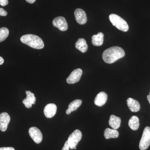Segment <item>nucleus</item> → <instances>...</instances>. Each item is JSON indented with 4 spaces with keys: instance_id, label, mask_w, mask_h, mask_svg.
<instances>
[{
    "instance_id": "obj_4",
    "label": "nucleus",
    "mask_w": 150,
    "mask_h": 150,
    "mask_svg": "<svg viewBox=\"0 0 150 150\" xmlns=\"http://www.w3.org/2000/svg\"><path fill=\"white\" fill-rule=\"evenodd\" d=\"M82 134L80 130H75L68 138V141L70 148L71 149H76V147L82 139Z\"/></svg>"
},
{
    "instance_id": "obj_6",
    "label": "nucleus",
    "mask_w": 150,
    "mask_h": 150,
    "mask_svg": "<svg viewBox=\"0 0 150 150\" xmlns=\"http://www.w3.org/2000/svg\"><path fill=\"white\" fill-rule=\"evenodd\" d=\"M28 132L30 136L36 144H39L42 142L43 135L38 128L35 127H31L30 128Z\"/></svg>"
},
{
    "instance_id": "obj_1",
    "label": "nucleus",
    "mask_w": 150,
    "mask_h": 150,
    "mask_svg": "<svg viewBox=\"0 0 150 150\" xmlns=\"http://www.w3.org/2000/svg\"><path fill=\"white\" fill-rule=\"evenodd\" d=\"M125 55V52L123 48L118 46H113L108 48L103 52L102 58L105 62L111 64L123 58Z\"/></svg>"
},
{
    "instance_id": "obj_16",
    "label": "nucleus",
    "mask_w": 150,
    "mask_h": 150,
    "mask_svg": "<svg viewBox=\"0 0 150 150\" xmlns=\"http://www.w3.org/2000/svg\"><path fill=\"white\" fill-rule=\"evenodd\" d=\"M121 119L114 115H111L110 116L109 121V125L112 129L117 130L121 126Z\"/></svg>"
},
{
    "instance_id": "obj_27",
    "label": "nucleus",
    "mask_w": 150,
    "mask_h": 150,
    "mask_svg": "<svg viewBox=\"0 0 150 150\" xmlns=\"http://www.w3.org/2000/svg\"><path fill=\"white\" fill-rule=\"evenodd\" d=\"M4 63V59L2 57L0 56V65H2Z\"/></svg>"
},
{
    "instance_id": "obj_22",
    "label": "nucleus",
    "mask_w": 150,
    "mask_h": 150,
    "mask_svg": "<svg viewBox=\"0 0 150 150\" xmlns=\"http://www.w3.org/2000/svg\"><path fill=\"white\" fill-rule=\"evenodd\" d=\"M23 103L24 104L25 107L28 108H30L32 107V104L29 101H28L27 100H26V98L23 100Z\"/></svg>"
},
{
    "instance_id": "obj_14",
    "label": "nucleus",
    "mask_w": 150,
    "mask_h": 150,
    "mask_svg": "<svg viewBox=\"0 0 150 150\" xmlns=\"http://www.w3.org/2000/svg\"><path fill=\"white\" fill-rule=\"evenodd\" d=\"M92 38V43L93 46H100L103 44L104 39V34L101 32H99L97 35H93Z\"/></svg>"
},
{
    "instance_id": "obj_20",
    "label": "nucleus",
    "mask_w": 150,
    "mask_h": 150,
    "mask_svg": "<svg viewBox=\"0 0 150 150\" xmlns=\"http://www.w3.org/2000/svg\"><path fill=\"white\" fill-rule=\"evenodd\" d=\"M9 33L8 29L6 27L0 28V42H3L8 37Z\"/></svg>"
},
{
    "instance_id": "obj_26",
    "label": "nucleus",
    "mask_w": 150,
    "mask_h": 150,
    "mask_svg": "<svg viewBox=\"0 0 150 150\" xmlns=\"http://www.w3.org/2000/svg\"><path fill=\"white\" fill-rule=\"evenodd\" d=\"M0 150H15L13 147H1L0 148Z\"/></svg>"
},
{
    "instance_id": "obj_10",
    "label": "nucleus",
    "mask_w": 150,
    "mask_h": 150,
    "mask_svg": "<svg viewBox=\"0 0 150 150\" xmlns=\"http://www.w3.org/2000/svg\"><path fill=\"white\" fill-rule=\"evenodd\" d=\"M74 16L76 21L81 25L85 24L87 21L86 14L85 11L81 8H77L75 11Z\"/></svg>"
},
{
    "instance_id": "obj_7",
    "label": "nucleus",
    "mask_w": 150,
    "mask_h": 150,
    "mask_svg": "<svg viewBox=\"0 0 150 150\" xmlns=\"http://www.w3.org/2000/svg\"><path fill=\"white\" fill-rule=\"evenodd\" d=\"M53 25L61 31H66L68 28V24L64 17L59 16L53 20Z\"/></svg>"
},
{
    "instance_id": "obj_21",
    "label": "nucleus",
    "mask_w": 150,
    "mask_h": 150,
    "mask_svg": "<svg viewBox=\"0 0 150 150\" xmlns=\"http://www.w3.org/2000/svg\"><path fill=\"white\" fill-rule=\"evenodd\" d=\"M25 93L26 94V99L29 101L31 104H35L36 101V98L34 96V94L31 93L30 91H26Z\"/></svg>"
},
{
    "instance_id": "obj_3",
    "label": "nucleus",
    "mask_w": 150,
    "mask_h": 150,
    "mask_svg": "<svg viewBox=\"0 0 150 150\" xmlns=\"http://www.w3.org/2000/svg\"><path fill=\"white\" fill-rule=\"evenodd\" d=\"M109 19L112 25L123 32H127L129 29V25L126 21L119 16L111 14L109 16Z\"/></svg>"
},
{
    "instance_id": "obj_15",
    "label": "nucleus",
    "mask_w": 150,
    "mask_h": 150,
    "mask_svg": "<svg viewBox=\"0 0 150 150\" xmlns=\"http://www.w3.org/2000/svg\"><path fill=\"white\" fill-rule=\"evenodd\" d=\"M82 101L81 100L76 99L70 103L68 106V108L66 110V113L70 114L73 111L76 110L80 106Z\"/></svg>"
},
{
    "instance_id": "obj_29",
    "label": "nucleus",
    "mask_w": 150,
    "mask_h": 150,
    "mask_svg": "<svg viewBox=\"0 0 150 150\" xmlns=\"http://www.w3.org/2000/svg\"><path fill=\"white\" fill-rule=\"evenodd\" d=\"M147 98L148 101H149V102L150 104V92L149 95L147 96Z\"/></svg>"
},
{
    "instance_id": "obj_24",
    "label": "nucleus",
    "mask_w": 150,
    "mask_h": 150,
    "mask_svg": "<svg viewBox=\"0 0 150 150\" xmlns=\"http://www.w3.org/2000/svg\"><path fill=\"white\" fill-rule=\"evenodd\" d=\"M8 4V0H0V5L3 6L7 5Z\"/></svg>"
},
{
    "instance_id": "obj_5",
    "label": "nucleus",
    "mask_w": 150,
    "mask_h": 150,
    "mask_svg": "<svg viewBox=\"0 0 150 150\" xmlns=\"http://www.w3.org/2000/svg\"><path fill=\"white\" fill-rule=\"evenodd\" d=\"M150 145V127L146 126L144 129L140 140L139 147L141 150H146Z\"/></svg>"
},
{
    "instance_id": "obj_11",
    "label": "nucleus",
    "mask_w": 150,
    "mask_h": 150,
    "mask_svg": "<svg viewBox=\"0 0 150 150\" xmlns=\"http://www.w3.org/2000/svg\"><path fill=\"white\" fill-rule=\"evenodd\" d=\"M57 111V106L54 103H49L44 108V115L47 118H51L54 117Z\"/></svg>"
},
{
    "instance_id": "obj_8",
    "label": "nucleus",
    "mask_w": 150,
    "mask_h": 150,
    "mask_svg": "<svg viewBox=\"0 0 150 150\" xmlns=\"http://www.w3.org/2000/svg\"><path fill=\"white\" fill-rule=\"evenodd\" d=\"M82 74V70L80 69L74 70L67 79V83L74 84L78 82L80 80Z\"/></svg>"
},
{
    "instance_id": "obj_12",
    "label": "nucleus",
    "mask_w": 150,
    "mask_h": 150,
    "mask_svg": "<svg viewBox=\"0 0 150 150\" xmlns=\"http://www.w3.org/2000/svg\"><path fill=\"white\" fill-rule=\"evenodd\" d=\"M108 95L107 93L102 91L98 94L94 100V103L97 106L101 107L107 102Z\"/></svg>"
},
{
    "instance_id": "obj_25",
    "label": "nucleus",
    "mask_w": 150,
    "mask_h": 150,
    "mask_svg": "<svg viewBox=\"0 0 150 150\" xmlns=\"http://www.w3.org/2000/svg\"><path fill=\"white\" fill-rule=\"evenodd\" d=\"M69 144L68 141H66L64 147L62 148V150H69Z\"/></svg>"
},
{
    "instance_id": "obj_28",
    "label": "nucleus",
    "mask_w": 150,
    "mask_h": 150,
    "mask_svg": "<svg viewBox=\"0 0 150 150\" xmlns=\"http://www.w3.org/2000/svg\"><path fill=\"white\" fill-rule=\"evenodd\" d=\"M28 3H29V4H33L35 2V1L36 0H25Z\"/></svg>"
},
{
    "instance_id": "obj_13",
    "label": "nucleus",
    "mask_w": 150,
    "mask_h": 150,
    "mask_svg": "<svg viewBox=\"0 0 150 150\" xmlns=\"http://www.w3.org/2000/svg\"><path fill=\"white\" fill-rule=\"evenodd\" d=\"M127 105L131 111L137 112L139 111L141 109V105L139 101L136 100L129 98L126 100Z\"/></svg>"
},
{
    "instance_id": "obj_23",
    "label": "nucleus",
    "mask_w": 150,
    "mask_h": 150,
    "mask_svg": "<svg viewBox=\"0 0 150 150\" xmlns=\"http://www.w3.org/2000/svg\"><path fill=\"white\" fill-rule=\"evenodd\" d=\"M7 15V12L2 8H0V16H6Z\"/></svg>"
},
{
    "instance_id": "obj_2",
    "label": "nucleus",
    "mask_w": 150,
    "mask_h": 150,
    "mask_svg": "<svg viewBox=\"0 0 150 150\" xmlns=\"http://www.w3.org/2000/svg\"><path fill=\"white\" fill-rule=\"evenodd\" d=\"M21 41L31 48L35 49H40L44 46L43 40L37 35L33 34H26L22 36Z\"/></svg>"
},
{
    "instance_id": "obj_17",
    "label": "nucleus",
    "mask_w": 150,
    "mask_h": 150,
    "mask_svg": "<svg viewBox=\"0 0 150 150\" xmlns=\"http://www.w3.org/2000/svg\"><path fill=\"white\" fill-rule=\"evenodd\" d=\"M75 46L79 51L83 53L86 52L88 48L86 41L84 38H79L76 42Z\"/></svg>"
},
{
    "instance_id": "obj_18",
    "label": "nucleus",
    "mask_w": 150,
    "mask_h": 150,
    "mask_svg": "<svg viewBox=\"0 0 150 150\" xmlns=\"http://www.w3.org/2000/svg\"><path fill=\"white\" fill-rule=\"evenodd\" d=\"M104 136L106 139H116L119 136V132L117 130L107 128L104 131Z\"/></svg>"
},
{
    "instance_id": "obj_9",
    "label": "nucleus",
    "mask_w": 150,
    "mask_h": 150,
    "mask_svg": "<svg viewBox=\"0 0 150 150\" xmlns=\"http://www.w3.org/2000/svg\"><path fill=\"white\" fill-rule=\"evenodd\" d=\"M11 118L8 113L6 112H2L0 114V130L3 132L6 131Z\"/></svg>"
},
{
    "instance_id": "obj_19",
    "label": "nucleus",
    "mask_w": 150,
    "mask_h": 150,
    "mask_svg": "<svg viewBox=\"0 0 150 150\" xmlns=\"http://www.w3.org/2000/svg\"><path fill=\"white\" fill-rule=\"evenodd\" d=\"M139 119L137 116H132L130 118L129 121V127L132 130L137 131L139 129Z\"/></svg>"
}]
</instances>
